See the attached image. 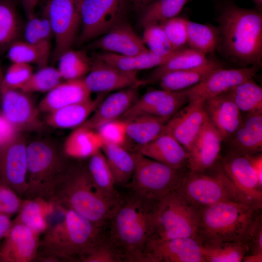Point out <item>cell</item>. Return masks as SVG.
<instances>
[{
  "mask_svg": "<svg viewBox=\"0 0 262 262\" xmlns=\"http://www.w3.org/2000/svg\"><path fill=\"white\" fill-rule=\"evenodd\" d=\"M154 0H130L135 9L139 12Z\"/></svg>",
  "mask_w": 262,
  "mask_h": 262,
  "instance_id": "57",
  "label": "cell"
},
{
  "mask_svg": "<svg viewBox=\"0 0 262 262\" xmlns=\"http://www.w3.org/2000/svg\"><path fill=\"white\" fill-rule=\"evenodd\" d=\"M1 114L18 132L37 131L44 129L38 107L29 94L19 89H0Z\"/></svg>",
  "mask_w": 262,
  "mask_h": 262,
  "instance_id": "14",
  "label": "cell"
},
{
  "mask_svg": "<svg viewBox=\"0 0 262 262\" xmlns=\"http://www.w3.org/2000/svg\"><path fill=\"white\" fill-rule=\"evenodd\" d=\"M197 220V210L175 189L156 202L149 240L196 238Z\"/></svg>",
  "mask_w": 262,
  "mask_h": 262,
  "instance_id": "8",
  "label": "cell"
},
{
  "mask_svg": "<svg viewBox=\"0 0 262 262\" xmlns=\"http://www.w3.org/2000/svg\"><path fill=\"white\" fill-rule=\"evenodd\" d=\"M113 174L115 185L128 186L135 169L133 153L123 146L103 143L101 147Z\"/></svg>",
  "mask_w": 262,
  "mask_h": 262,
  "instance_id": "32",
  "label": "cell"
},
{
  "mask_svg": "<svg viewBox=\"0 0 262 262\" xmlns=\"http://www.w3.org/2000/svg\"><path fill=\"white\" fill-rule=\"evenodd\" d=\"M262 209L232 200L219 202L197 210L196 239L201 246L244 241Z\"/></svg>",
  "mask_w": 262,
  "mask_h": 262,
  "instance_id": "5",
  "label": "cell"
},
{
  "mask_svg": "<svg viewBox=\"0 0 262 262\" xmlns=\"http://www.w3.org/2000/svg\"><path fill=\"white\" fill-rule=\"evenodd\" d=\"M256 174L259 185L262 187V153L246 154Z\"/></svg>",
  "mask_w": 262,
  "mask_h": 262,
  "instance_id": "54",
  "label": "cell"
},
{
  "mask_svg": "<svg viewBox=\"0 0 262 262\" xmlns=\"http://www.w3.org/2000/svg\"><path fill=\"white\" fill-rule=\"evenodd\" d=\"M82 262H121L119 255L113 246L104 238L82 257Z\"/></svg>",
  "mask_w": 262,
  "mask_h": 262,
  "instance_id": "49",
  "label": "cell"
},
{
  "mask_svg": "<svg viewBox=\"0 0 262 262\" xmlns=\"http://www.w3.org/2000/svg\"><path fill=\"white\" fill-rule=\"evenodd\" d=\"M89 72L83 78L92 93H105L141 83L137 72L122 70L93 56Z\"/></svg>",
  "mask_w": 262,
  "mask_h": 262,
  "instance_id": "18",
  "label": "cell"
},
{
  "mask_svg": "<svg viewBox=\"0 0 262 262\" xmlns=\"http://www.w3.org/2000/svg\"><path fill=\"white\" fill-rule=\"evenodd\" d=\"M142 40L147 49L153 54L164 56L174 51L160 23H152L145 25Z\"/></svg>",
  "mask_w": 262,
  "mask_h": 262,
  "instance_id": "45",
  "label": "cell"
},
{
  "mask_svg": "<svg viewBox=\"0 0 262 262\" xmlns=\"http://www.w3.org/2000/svg\"><path fill=\"white\" fill-rule=\"evenodd\" d=\"M223 140L207 116L201 130L189 151L186 167L198 171L210 168L217 163Z\"/></svg>",
  "mask_w": 262,
  "mask_h": 262,
  "instance_id": "19",
  "label": "cell"
},
{
  "mask_svg": "<svg viewBox=\"0 0 262 262\" xmlns=\"http://www.w3.org/2000/svg\"><path fill=\"white\" fill-rule=\"evenodd\" d=\"M130 0H82L79 44L88 42L106 33L125 20Z\"/></svg>",
  "mask_w": 262,
  "mask_h": 262,
  "instance_id": "10",
  "label": "cell"
},
{
  "mask_svg": "<svg viewBox=\"0 0 262 262\" xmlns=\"http://www.w3.org/2000/svg\"><path fill=\"white\" fill-rule=\"evenodd\" d=\"M205 262H242L249 248L245 241L201 246Z\"/></svg>",
  "mask_w": 262,
  "mask_h": 262,
  "instance_id": "40",
  "label": "cell"
},
{
  "mask_svg": "<svg viewBox=\"0 0 262 262\" xmlns=\"http://www.w3.org/2000/svg\"><path fill=\"white\" fill-rule=\"evenodd\" d=\"M134 193L121 198L109 220L107 239L123 262H144L153 231L156 203Z\"/></svg>",
  "mask_w": 262,
  "mask_h": 262,
  "instance_id": "1",
  "label": "cell"
},
{
  "mask_svg": "<svg viewBox=\"0 0 262 262\" xmlns=\"http://www.w3.org/2000/svg\"><path fill=\"white\" fill-rule=\"evenodd\" d=\"M204 102L201 98L190 100L167 121L162 132L172 135L188 152L207 118Z\"/></svg>",
  "mask_w": 262,
  "mask_h": 262,
  "instance_id": "17",
  "label": "cell"
},
{
  "mask_svg": "<svg viewBox=\"0 0 262 262\" xmlns=\"http://www.w3.org/2000/svg\"><path fill=\"white\" fill-rule=\"evenodd\" d=\"M107 94L70 104L48 114L46 123L55 128L72 129L82 126L97 109Z\"/></svg>",
  "mask_w": 262,
  "mask_h": 262,
  "instance_id": "27",
  "label": "cell"
},
{
  "mask_svg": "<svg viewBox=\"0 0 262 262\" xmlns=\"http://www.w3.org/2000/svg\"><path fill=\"white\" fill-rule=\"evenodd\" d=\"M204 107L223 139L230 137L242 122L241 112L227 92L205 99Z\"/></svg>",
  "mask_w": 262,
  "mask_h": 262,
  "instance_id": "23",
  "label": "cell"
},
{
  "mask_svg": "<svg viewBox=\"0 0 262 262\" xmlns=\"http://www.w3.org/2000/svg\"><path fill=\"white\" fill-rule=\"evenodd\" d=\"M178 51L164 56L156 55L149 50L143 53L131 56L103 51L95 53L93 56L122 70L137 72L140 70L154 68L162 65Z\"/></svg>",
  "mask_w": 262,
  "mask_h": 262,
  "instance_id": "28",
  "label": "cell"
},
{
  "mask_svg": "<svg viewBox=\"0 0 262 262\" xmlns=\"http://www.w3.org/2000/svg\"><path fill=\"white\" fill-rule=\"evenodd\" d=\"M23 200L13 189L0 182V212L10 216L17 213Z\"/></svg>",
  "mask_w": 262,
  "mask_h": 262,
  "instance_id": "51",
  "label": "cell"
},
{
  "mask_svg": "<svg viewBox=\"0 0 262 262\" xmlns=\"http://www.w3.org/2000/svg\"><path fill=\"white\" fill-rule=\"evenodd\" d=\"M240 112L252 114L262 112V88L249 79L227 92Z\"/></svg>",
  "mask_w": 262,
  "mask_h": 262,
  "instance_id": "38",
  "label": "cell"
},
{
  "mask_svg": "<svg viewBox=\"0 0 262 262\" xmlns=\"http://www.w3.org/2000/svg\"><path fill=\"white\" fill-rule=\"evenodd\" d=\"M221 164L234 185L240 202L262 209V187L247 155L230 152Z\"/></svg>",
  "mask_w": 262,
  "mask_h": 262,
  "instance_id": "13",
  "label": "cell"
},
{
  "mask_svg": "<svg viewBox=\"0 0 262 262\" xmlns=\"http://www.w3.org/2000/svg\"><path fill=\"white\" fill-rule=\"evenodd\" d=\"M243 262H262V254H246L243 260Z\"/></svg>",
  "mask_w": 262,
  "mask_h": 262,
  "instance_id": "58",
  "label": "cell"
},
{
  "mask_svg": "<svg viewBox=\"0 0 262 262\" xmlns=\"http://www.w3.org/2000/svg\"><path fill=\"white\" fill-rule=\"evenodd\" d=\"M120 199H109L98 190L86 165L71 163L50 201L59 208L71 210L102 228Z\"/></svg>",
  "mask_w": 262,
  "mask_h": 262,
  "instance_id": "3",
  "label": "cell"
},
{
  "mask_svg": "<svg viewBox=\"0 0 262 262\" xmlns=\"http://www.w3.org/2000/svg\"><path fill=\"white\" fill-rule=\"evenodd\" d=\"M21 23L13 4L7 0H0V54L18 40Z\"/></svg>",
  "mask_w": 262,
  "mask_h": 262,
  "instance_id": "39",
  "label": "cell"
},
{
  "mask_svg": "<svg viewBox=\"0 0 262 262\" xmlns=\"http://www.w3.org/2000/svg\"><path fill=\"white\" fill-rule=\"evenodd\" d=\"M188 0H155L140 12V23L143 27L152 23H160L177 16Z\"/></svg>",
  "mask_w": 262,
  "mask_h": 262,
  "instance_id": "41",
  "label": "cell"
},
{
  "mask_svg": "<svg viewBox=\"0 0 262 262\" xmlns=\"http://www.w3.org/2000/svg\"><path fill=\"white\" fill-rule=\"evenodd\" d=\"M39 236L23 224H13L0 246V262L33 261L39 246Z\"/></svg>",
  "mask_w": 262,
  "mask_h": 262,
  "instance_id": "20",
  "label": "cell"
},
{
  "mask_svg": "<svg viewBox=\"0 0 262 262\" xmlns=\"http://www.w3.org/2000/svg\"><path fill=\"white\" fill-rule=\"evenodd\" d=\"M169 119L146 114L124 120L126 122L127 140L137 146V151L160 135Z\"/></svg>",
  "mask_w": 262,
  "mask_h": 262,
  "instance_id": "29",
  "label": "cell"
},
{
  "mask_svg": "<svg viewBox=\"0 0 262 262\" xmlns=\"http://www.w3.org/2000/svg\"><path fill=\"white\" fill-rule=\"evenodd\" d=\"M141 85L139 83L105 97L82 126L96 130L107 122L120 119L139 98Z\"/></svg>",
  "mask_w": 262,
  "mask_h": 262,
  "instance_id": "22",
  "label": "cell"
},
{
  "mask_svg": "<svg viewBox=\"0 0 262 262\" xmlns=\"http://www.w3.org/2000/svg\"><path fill=\"white\" fill-rule=\"evenodd\" d=\"M54 206L52 201L42 198H24L13 224H23L40 235L49 228L47 217Z\"/></svg>",
  "mask_w": 262,
  "mask_h": 262,
  "instance_id": "31",
  "label": "cell"
},
{
  "mask_svg": "<svg viewBox=\"0 0 262 262\" xmlns=\"http://www.w3.org/2000/svg\"><path fill=\"white\" fill-rule=\"evenodd\" d=\"M63 79L57 68L48 66L40 67L33 73L19 89L30 94L33 92H48L62 82Z\"/></svg>",
  "mask_w": 262,
  "mask_h": 262,
  "instance_id": "43",
  "label": "cell"
},
{
  "mask_svg": "<svg viewBox=\"0 0 262 262\" xmlns=\"http://www.w3.org/2000/svg\"><path fill=\"white\" fill-rule=\"evenodd\" d=\"M89 158L87 168L97 188L107 198L119 200L121 197L115 190L113 174L101 149Z\"/></svg>",
  "mask_w": 262,
  "mask_h": 262,
  "instance_id": "35",
  "label": "cell"
},
{
  "mask_svg": "<svg viewBox=\"0 0 262 262\" xmlns=\"http://www.w3.org/2000/svg\"><path fill=\"white\" fill-rule=\"evenodd\" d=\"M83 79L62 82L49 91L39 102L40 111L50 113L66 106L91 98Z\"/></svg>",
  "mask_w": 262,
  "mask_h": 262,
  "instance_id": "25",
  "label": "cell"
},
{
  "mask_svg": "<svg viewBox=\"0 0 262 262\" xmlns=\"http://www.w3.org/2000/svg\"><path fill=\"white\" fill-rule=\"evenodd\" d=\"M92 45L93 48L101 51L122 55H135L148 50L142 38L126 20L98 37Z\"/></svg>",
  "mask_w": 262,
  "mask_h": 262,
  "instance_id": "21",
  "label": "cell"
},
{
  "mask_svg": "<svg viewBox=\"0 0 262 262\" xmlns=\"http://www.w3.org/2000/svg\"><path fill=\"white\" fill-rule=\"evenodd\" d=\"M12 226L13 221L10 216L0 212V241L8 235Z\"/></svg>",
  "mask_w": 262,
  "mask_h": 262,
  "instance_id": "55",
  "label": "cell"
},
{
  "mask_svg": "<svg viewBox=\"0 0 262 262\" xmlns=\"http://www.w3.org/2000/svg\"><path fill=\"white\" fill-rule=\"evenodd\" d=\"M27 19L33 16L39 0H19Z\"/></svg>",
  "mask_w": 262,
  "mask_h": 262,
  "instance_id": "56",
  "label": "cell"
},
{
  "mask_svg": "<svg viewBox=\"0 0 262 262\" xmlns=\"http://www.w3.org/2000/svg\"><path fill=\"white\" fill-rule=\"evenodd\" d=\"M136 151L178 170L186 167L189 156V152L175 138L165 133Z\"/></svg>",
  "mask_w": 262,
  "mask_h": 262,
  "instance_id": "24",
  "label": "cell"
},
{
  "mask_svg": "<svg viewBox=\"0 0 262 262\" xmlns=\"http://www.w3.org/2000/svg\"><path fill=\"white\" fill-rule=\"evenodd\" d=\"M31 65L12 63L3 75L0 89H20L33 74Z\"/></svg>",
  "mask_w": 262,
  "mask_h": 262,
  "instance_id": "47",
  "label": "cell"
},
{
  "mask_svg": "<svg viewBox=\"0 0 262 262\" xmlns=\"http://www.w3.org/2000/svg\"><path fill=\"white\" fill-rule=\"evenodd\" d=\"M7 54L12 63L35 64L40 68L48 66L51 55L34 45L19 39L9 47Z\"/></svg>",
  "mask_w": 262,
  "mask_h": 262,
  "instance_id": "42",
  "label": "cell"
},
{
  "mask_svg": "<svg viewBox=\"0 0 262 262\" xmlns=\"http://www.w3.org/2000/svg\"><path fill=\"white\" fill-rule=\"evenodd\" d=\"M209 59L206 55L190 47L179 50L162 65L155 67L144 80L142 84L154 83L167 73L192 68L206 63Z\"/></svg>",
  "mask_w": 262,
  "mask_h": 262,
  "instance_id": "30",
  "label": "cell"
},
{
  "mask_svg": "<svg viewBox=\"0 0 262 262\" xmlns=\"http://www.w3.org/2000/svg\"><path fill=\"white\" fill-rule=\"evenodd\" d=\"M144 262H205L201 245L194 237L150 240Z\"/></svg>",
  "mask_w": 262,
  "mask_h": 262,
  "instance_id": "16",
  "label": "cell"
},
{
  "mask_svg": "<svg viewBox=\"0 0 262 262\" xmlns=\"http://www.w3.org/2000/svg\"><path fill=\"white\" fill-rule=\"evenodd\" d=\"M259 65L239 68L215 69L197 84L186 89L189 100L206 99L225 93L233 87L249 79L259 71Z\"/></svg>",
  "mask_w": 262,
  "mask_h": 262,
  "instance_id": "15",
  "label": "cell"
},
{
  "mask_svg": "<svg viewBox=\"0 0 262 262\" xmlns=\"http://www.w3.org/2000/svg\"><path fill=\"white\" fill-rule=\"evenodd\" d=\"M256 6V8L259 10L262 9V0H252Z\"/></svg>",
  "mask_w": 262,
  "mask_h": 262,
  "instance_id": "59",
  "label": "cell"
},
{
  "mask_svg": "<svg viewBox=\"0 0 262 262\" xmlns=\"http://www.w3.org/2000/svg\"><path fill=\"white\" fill-rule=\"evenodd\" d=\"M39 16V28L41 37L43 41L51 45L53 34L51 23L46 10L43 8Z\"/></svg>",
  "mask_w": 262,
  "mask_h": 262,
  "instance_id": "53",
  "label": "cell"
},
{
  "mask_svg": "<svg viewBox=\"0 0 262 262\" xmlns=\"http://www.w3.org/2000/svg\"><path fill=\"white\" fill-rule=\"evenodd\" d=\"M82 0H48L44 9L49 17L54 45L51 56L57 61L60 56L72 49L81 26Z\"/></svg>",
  "mask_w": 262,
  "mask_h": 262,
  "instance_id": "11",
  "label": "cell"
},
{
  "mask_svg": "<svg viewBox=\"0 0 262 262\" xmlns=\"http://www.w3.org/2000/svg\"><path fill=\"white\" fill-rule=\"evenodd\" d=\"M176 189L197 210L225 201L240 202L221 164L204 170L183 171Z\"/></svg>",
  "mask_w": 262,
  "mask_h": 262,
  "instance_id": "7",
  "label": "cell"
},
{
  "mask_svg": "<svg viewBox=\"0 0 262 262\" xmlns=\"http://www.w3.org/2000/svg\"><path fill=\"white\" fill-rule=\"evenodd\" d=\"M220 67L222 64L219 62L209 59L200 66L167 73L158 82L162 89L169 91L182 90L197 84L213 70Z\"/></svg>",
  "mask_w": 262,
  "mask_h": 262,
  "instance_id": "34",
  "label": "cell"
},
{
  "mask_svg": "<svg viewBox=\"0 0 262 262\" xmlns=\"http://www.w3.org/2000/svg\"><path fill=\"white\" fill-rule=\"evenodd\" d=\"M1 66H0V69H1Z\"/></svg>",
  "mask_w": 262,
  "mask_h": 262,
  "instance_id": "61",
  "label": "cell"
},
{
  "mask_svg": "<svg viewBox=\"0 0 262 262\" xmlns=\"http://www.w3.org/2000/svg\"><path fill=\"white\" fill-rule=\"evenodd\" d=\"M96 131L100 136L103 143L119 145L124 147L126 143V122L118 119L107 122Z\"/></svg>",
  "mask_w": 262,
  "mask_h": 262,
  "instance_id": "48",
  "label": "cell"
},
{
  "mask_svg": "<svg viewBox=\"0 0 262 262\" xmlns=\"http://www.w3.org/2000/svg\"><path fill=\"white\" fill-rule=\"evenodd\" d=\"M103 141L96 130L81 126L75 129L66 139L63 149L69 158H89L101 149Z\"/></svg>",
  "mask_w": 262,
  "mask_h": 262,
  "instance_id": "33",
  "label": "cell"
},
{
  "mask_svg": "<svg viewBox=\"0 0 262 262\" xmlns=\"http://www.w3.org/2000/svg\"><path fill=\"white\" fill-rule=\"evenodd\" d=\"M69 158L63 147L49 140L37 139L27 144V189L23 197L50 201L72 163Z\"/></svg>",
  "mask_w": 262,
  "mask_h": 262,
  "instance_id": "6",
  "label": "cell"
},
{
  "mask_svg": "<svg viewBox=\"0 0 262 262\" xmlns=\"http://www.w3.org/2000/svg\"><path fill=\"white\" fill-rule=\"evenodd\" d=\"M231 137V152L240 154L261 153L262 112L247 114Z\"/></svg>",
  "mask_w": 262,
  "mask_h": 262,
  "instance_id": "26",
  "label": "cell"
},
{
  "mask_svg": "<svg viewBox=\"0 0 262 262\" xmlns=\"http://www.w3.org/2000/svg\"><path fill=\"white\" fill-rule=\"evenodd\" d=\"M186 18L176 16L160 23L172 49L180 50L188 47Z\"/></svg>",
  "mask_w": 262,
  "mask_h": 262,
  "instance_id": "46",
  "label": "cell"
},
{
  "mask_svg": "<svg viewBox=\"0 0 262 262\" xmlns=\"http://www.w3.org/2000/svg\"><path fill=\"white\" fill-rule=\"evenodd\" d=\"M133 154L135 169L127 186L133 193L158 201L176 189L183 170L173 169L138 151Z\"/></svg>",
  "mask_w": 262,
  "mask_h": 262,
  "instance_id": "9",
  "label": "cell"
},
{
  "mask_svg": "<svg viewBox=\"0 0 262 262\" xmlns=\"http://www.w3.org/2000/svg\"><path fill=\"white\" fill-rule=\"evenodd\" d=\"M27 19L23 29L24 40L40 48L51 55V45L44 42L41 37L39 28V16L35 14Z\"/></svg>",
  "mask_w": 262,
  "mask_h": 262,
  "instance_id": "50",
  "label": "cell"
},
{
  "mask_svg": "<svg viewBox=\"0 0 262 262\" xmlns=\"http://www.w3.org/2000/svg\"><path fill=\"white\" fill-rule=\"evenodd\" d=\"M63 218L39 241L37 253L58 262L78 261L103 239L100 227L74 211L61 208Z\"/></svg>",
  "mask_w": 262,
  "mask_h": 262,
  "instance_id": "4",
  "label": "cell"
},
{
  "mask_svg": "<svg viewBox=\"0 0 262 262\" xmlns=\"http://www.w3.org/2000/svg\"><path fill=\"white\" fill-rule=\"evenodd\" d=\"M218 46L233 61L243 67L261 66L262 13L261 10L241 7L228 2L217 17Z\"/></svg>",
  "mask_w": 262,
  "mask_h": 262,
  "instance_id": "2",
  "label": "cell"
},
{
  "mask_svg": "<svg viewBox=\"0 0 262 262\" xmlns=\"http://www.w3.org/2000/svg\"><path fill=\"white\" fill-rule=\"evenodd\" d=\"M164 90L163 94L148 114L170 118L187 103L189 99L186 89L177 91Z\"/></svg>",
  "mask_w": 262,
  "mask_h": 262,
  "instance_id": "44",
  "label": "cell"
},
{
  "mask_svg": "<svg viewBox=\"0 0 262 262\" xmlns=\"http://www.w3.org/2000/svg\"><path fill=\"white\" fill-rule=\"evenodd\" d=\"M244 241L247 243L249 248L247 254H262V211L258 213L254 219Z\"/></svg>",
  "mask_w": 262,
  "mask_h": 262,
  "instance_id": "52",
  "label": "cell"
},
{
  "mask_svg": "<svg viewBox=\"0 0 262 262\" xmlns=\"http://www.w3.org/2000/svg\"><path fill=\"white\" fill-rule=\"evenodd\" d=\"M57 68L65 81L83 79L91 67V57L83 49H69L58 59Z\"/></svg>",
  "mask_w": 262,
  "mask_h": 262,
  "instance_id": "36",
  "label": "cell"
},
{
  "mask_svg": "<svg viewBox=\"0 0 262 262\" xmlns=\"http://www.w3.org/2000/svg\"><path fill=\"white\" fill-rule=\"evenodd\" d=\"M189 47L205 55L217 49L219 41L218 27L187 21Z\"/></svg>",
  "mask_w": 262,
  "mask_h": 262,
  "instance_id": "37",
  "label": "cell"
},
{
  "mask_svg": "<svg viewBox=\"0 0 262 262\" xmlns=\"http://www.w3.org/2000/svg\"><path fill=\"white\" fill-rule=\"evenodd\" d=\"M27 144L21 132L0 144V182L23 197L27 189Z\"/></svg>",
  "mask_w": 262,
  "mask_h": 262,
  "instance_id": "12",
  "label": "cell"
},
{
  "mask_svg": "<svg viewBox=\"0 0 262 262\" xmlns=\"http://www.w3.org/2000/svg\"><path fill=\"white\" fill-rule=\"evenodd\" d=\"M3 73H2V70H1V68L0 69V82L2 80V78L3 77Z\"/></svg>",
  "mask_w": 262,
  "mask_h": 262,
  "instance_id": "60",
  "label": "cell"
}]
</instances>
